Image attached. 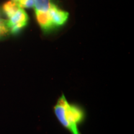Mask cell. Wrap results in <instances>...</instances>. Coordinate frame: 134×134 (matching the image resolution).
<instances>
[{
	"label": "cell",
	"mask_w": 134,
	"mask_h": 134,
	"mask_svg": "<svg viewBox=\"0 0 134 134\" xmlns=\"http://www.w3.org/2000/svg\"><path fill=\"white\" fill-rule=\"evenodd\" d=\"M55 116L60 125L70 134H82L80 127L86 119L83 105L68 101L64 94L58 98L53 108Z\"/></svg>",
	"instance_id": "1"
},
{
	"label": "cell",
	"mask_w": 134,
	"mask_h": 134,
	"mask_svg": "<svg viewBox=\"0 0 134 134\" xmlns=\"http://www.w3.org/2000/svg\"><path fill=\"white\" fill-rule=\"evenodd\" d=\"M29 17L23 8H19L15 14L7 20V24L11 34H18L27 26Z\"/></svg>",
	"instance_id": "2"
},
{
	"label": "cell",
	"mask_w": 134,
	"mask_h": 134,
	"mask_svg": "<svg viewBox=\"0 0 134 134\" xmlns=\"http://www.w3.org/2000/svg\"><path fill=\"white\" fill-rule=\"evenodd\" d=\"M48 15L53 26L57 28L66 23L69 14L68 12L59 9L56 5L53 4L48 11Z\"/></svg>",
	"instance_id": "3"
},
{
	"label": "cell",
	"mask_w": 134,
	"mask_h": 134,
	"mask_svg": "<svg viewBox=\"0 0 134 134\" xmlns=\"http://www.w3.org/2000/svg\"><path fill=\"white\" fill-rule=\"evenodd\" d=\"M52 4V0H34L35 13H47Z\"/></svg>",
	"instance_id": "4"
},
{
	"label": "cell",
	"mask_w": 134,
	"mask_h": 134,
	"mask_svg": "<svg viewBox=\"0 0 134 134\" xmlns=\"http://www.w3.org/2000/svg\"><path fill=\"white\" fill-rule=\"evenodd\" d=\"M19 8H21L19 7L18 3L12 1H9L3 4L2 11L3 14L7 17L8 19H9L18 11Z\"/></svg>",
	"instance_id": "5"
},
{
	"label": "cell",
	"mask_w": 134,
	"mask_h": 134,
	"mask_svg": "<svg viewBox=\"0 0 134 134\" xmlns=\"http://www.w3.org/2000/svg\"><path fill=\"white\" fill-rule=\"evenodd\" d=\"M9 32L7 24V20L0 19V39L8 35Z\"/></svg>",
	"instance_id": "6"
},
{
	"label": "cell",
	"mask_w": 134,
	"mask_h": 134,
	"mask_svg": "<svg viewBox=\"0 0 134 134\" xmlns=\"http://www.w3.org/2000/svg\"><path fill=\"white\" fill-rule=\"evenodd\" d=\"M19 7L21 8H32L34 5V0H19L18 2Z\"/></svg>",
	"instance_id": "7"
},
{
	"label": "cell",
	"mask_w": 134,
	"mask_h": 134,
	"mask_svg": "<svg viewBox=\"0 0 134 134\" xmlns=\"http://www.w3.org/2000/svg\"><path fill=\"white\" fill-rule=\"evenodd\" d=\"M11 1H14V2H16V3H18V2H19V0H11Z\"/></svg>",
	"instance_id": "8"
}]
</instances>
